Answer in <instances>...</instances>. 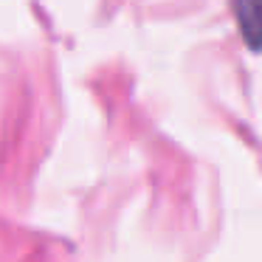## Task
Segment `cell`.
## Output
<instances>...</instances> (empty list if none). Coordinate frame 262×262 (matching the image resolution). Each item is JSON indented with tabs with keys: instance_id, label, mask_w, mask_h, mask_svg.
<instances>
[{
	"instance_id": "1",
	"label": "cell",
	"mask_w": 262,
	"mask_h": 262,
	"mask_svg": "<svg viewBox=\"0 0 262 262\" xmlns=\"http://www.w3.org/2000/svg\"><path fill=\"white\" fill-rule=\"evenodd\" d=\"M234 12H237L243 40L254 51H262V3H239L234 6Z\"/></svg>"
}]
</instances>
